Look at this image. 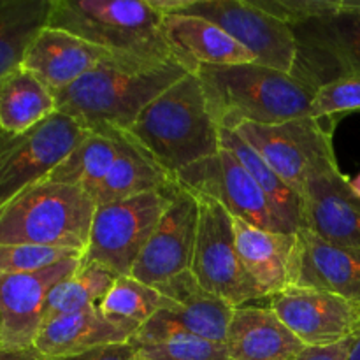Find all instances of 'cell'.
Returning <instances> with one entry per match:
<instances>
[{
	"label": "cell",
	"instance_id": "obj_40",
	"mask_svg": "<svg viewBox=\"0 0 360 360\" xmlns=\"http://www.w3.org/2000/svg\"><path fill=\"white\" fill-rule=\"evenodd\" d=\"M0 348H2V322H0Z\"/></svg>",
	"mask_w": 360,
	"mask_h": 360
},
{
	"label": "cell",
	"instance_id": "obj_18",
	"mask_svg": "<svg viewBox=\"0 0 360 360\" xmlns=\"http://www.w3.org/2000/svg\"><path fill=\"white\" fill-rule=\"evenodd\" d=\"M302 200L306 231L333 245L360 250V199L340 167L315 176Z\"/></svg>",
	"mask_w": 360,
	"mask_h": 360
},
{
	"label": "cell",
	"instance_id": "obj_5",
	"mask_svg": "<svg viewBox=\"0 0 360 360\" xmlns=\"http://www.w3.org/2000/svg\"><path fill=\"white\" fill-rule=\"evenodd\" d=\"M97 211L83 188L41 181L0 210V245H37L83 253Z\"/></svg>",
	"mask_w": 360,
	"mask_h": 360
},
{
	"label": "cell",
	"instance_id": "obj_39",
	"mask_svg": "<svg viewBox=\"0 0 360 360\" xmlns=\"http://www.w3.org/2000/svg\"><path fill=\"white\" fill-rule=\"evenodd\" d=\"M341 6L347 7V9L360 11V0H340Z\"/></svg>",
	"mask_w": 360,
	"mask_h": 360
},
{
	"label": "cell",
	"instance_id": "obj_35",
	"mask_svg": "<svg viewBox=\"0 0 360 360\" xmlns=\"http://www.w3.org/2000/svg\"><path fill=\"white\" fill-rule=\"evenodd\" d=\"M352 338L347 341H341L338 345L320 348H306L295 360H347L350 352Z\"/></svg>",
	"mask_w": 360,
	"mask_h": 360
},
{
	"label": "cell",
	"instance_id": "obj_17",
	"mask_svg": "<svg viewBox=\"0 0 360 360\" xmlns=\"http://www.w3.org/2000/svg\"><path fill=\"white\" fill-rule=\"evenodd\" d=\"M234 234L243 267L264 297H273L299 283V232H269L234 218Z\"/></svg>",
	"mask_w": 360,
	"mask_h": 360
},
{
	"label": "cell",
	"instance_id": "obj_19",
	"mask_svg": "<svg viewBox=\"0 0 360 360\" xmlns=\"http://www.w3.org/2000/svg\"><path fill=\"white\" fill-rule=\"evenodd\" d=\"M111 53L77 35L44 27L34 39L23 63L53 94L76 83Z\"/></svg>",
	"mask_w": 360,
	"mask_h": 360
},
{
	"label": "cell",
	"instance_id": "obj_15",
	"mask_svg": "<svg viewBox=\"0 0 360 360\" xmlns=\"http://www.w3.org/2000/svg\"><path fill=\"white\" fill-rule=\"evenodd\" d=\"M199 229V199L179 185L158 220L157 229L134 264L130 276L146 285H158L192 267Z\"/></svg>",
	"mask_w": 360,
	"mask_h": 360
},
{
	"label": "cell",
	"instance_id": "obj_33",
	"mask_svg": "<svg viewBox=\"0 0 360 360\" xmlns=\"http://www.w3.org/2000/svg\"><path fill=\"white\" fill-rule=\"evenodd\" d=\"M357 111H360V76H347L315 91L309 116L336 120L338 116Z\"/></svg>",
	"mask_w": 360,
	"mask_h": 360
},
{
	"label": "cell",
	"instance_id": "obj_31",
	"mask_svg": "<svg viewBox=\"0 0 360 360\" xmlns=\"http://www.w3.org/2000/svg\"><path fill=\"white\" fill-rule=\"evenodd\" d=\"M134 348L141 360H231L225 343L200 338H176L160 343L137 345Z\"/></svg>",
	"mask_w": 360,
	"mask_h": 360
},
{
	"label": "cell",
	"instance_id": "obj_21",
	"mask_svg": "<svg viewBox=\"0 0 360 360\" xmlns=\"http://www.w3.org/2000/svg\"><path fill=\"white\" fill-rule=\"evenodd\" d=\"M225 347L231 360H295L306 350L273 309L253 304L234 309Z\"/></svg>",
	"mask_w": 360,
	"mask_h": 360
},
{
	"label": "cell",
	"instance_id": "obj_11",
	"mask_svg": "<svg viewBox=\"0 0 360 360\" xmlns=\"http://www.w3.org/2000/svg\"><path fill=\"white\" fill-rule=\"evenodd\" d=\"M199 199V229L190 271L207 292L232 308L246 306L264 294L250 280L236 246L234 218L220 202Z\"/></svg>",
	"mask_w": 360,
	"mask_h": 360
},
{
	"label": "cell",
	"instance_id": "obj_12",
	"mask_svg": "<svg viewBox=\"0 0 360 360\" xmlns=\"http://www.w3.org/2000/svg\"><path fill=\"white\" fill-rule=\"evenodd\" d=\"M178 13L213 21L248 49L255 63L292 74L297 56L294 30L252 0H183Z\"/></svg>",
	"mask_w": 360,
	"mask_h": 360
},
{
	"label": "cell",
	"instance_id": "obj_23",
	"mask_svg": "<svg viewBox=\"0 0 360 360\" xmlns=\"http://www.w3.org/2000/svg\"><path fill=\"white\" fill-rule=\"evenodd\" d=\"M301 287L333 292L360 306V250L323 241L313 232L299 231Z\"/></svg>",
	"mask_w": 360,
	"mask_h": 360
},
{
	"label": "cell",
	"instance_id": "obj_7",
	"mask_svg": "<svg viewBox=\"0 0 360 360\" xmlns=\"http://www.w3.org/2000/svg\"><path fill=\"white\" fill-rule=\"evenodd\" d=\"M172 186L132 199L97 206L81 264H97L118 276H130L171 200Z\"/></svg>",
	"mask_w": 360,
	"mask_h": 360
},
{
	"label": "cell",
	"instance_id": "obj_8",
	"mask_svg": "<svg viewBox=\"0 0 360 360\" xmlns=\"http://www.w3.org/2000/svg\"><path fill=\"white\" fill-rule=\"evenodd\" d=\"M88 132L58 111L21 134L0 129V210L23 190L44 181Z\"/></svg>",
	"mask_w": 360,
	"mask_h": 360
},
{
	"label": "cell",
	"instance_id": "obj_41",
	"mask_svg": "<svg viewBox=\"0 0 360 360\" xmlns=\"http://www.w3.org/2000/svg\"><path fill=\"white\" fill-rule=\"evenodd\" d=\"M137 360H141V359H139V357H137Z\"/></svg>",
	"mask_w": 360,
	"mask_h": 360
},
{
	"label": "cell",
	"instance_id": "obj_37",
	"mask_svg": "<svg viewBox=\"0 0 360 360\" xmlns=\"http://www.w3.org/2000/svg\"><path fill=\"white\" fill-rule=\"evenodd\" d=\"M347 360H360V330L352 338L350 352H348Z\"/></svg>",
	"mask_w": 360,
	"mask_h": 360
},
{
	"label": "cell",
	"instance_id": "obj_29",
	"mask_svg": "<svg viewBox=\"0 0 360 360\" xmlns=\"http://www.w3.org/2000/svg\"><path fill=\"white\" fill-rule=\"evenodd\" d=\"M118 274L97 264H81L72 276L51 288L46 301L44 322L55 316L70 315L102 302ZM42 322V323H44Z\"/></svg>",
	"mask_w": 360,
	"mask_h": 360
},
{
	"label": "cell",
	"instance_id": "obj_27",
	"mask_svg": "<svg viewBox=\"0 0 360 360\" xmlns=\"http://www.w3.org/2000/svg\"><path fill=\"white\" fill-rule=\"evenodd\" d=\"M118 155L115 130H90L72 153L44 179L83 188L95 199Z\"/></svg>",
	"mask_w": 360,
	"mask_h": 360
},
{
	"label": "cell",
	"instance_id": "obj_22",
	"mask_svg": "<svg viewBox=\"0 0 360 360\" xmlns=\"http://www.w3.org/2000/svg\"><path fill=\"white\" fill-rule=\"evenodd\" d=\"M176 58L190 70L199 65H238L255 62L252 53L213 21L190 14H167L162 23Z\"/></svg>",
	"mask_w": 360,
	"mask_h": 360
},
{
	"label": "cell",
	"instance_id": "obj_28",
	"mask_svg": "<svg viewBox=\"0 0 360 360\" xmlns=\"http://www.w3.org/2000/svg\"><path fill=\"white\" fill-rule=\"evenodd\" d=\"M49 9L51 0H0V79L21 67Z\"/></svg>",
	"mask_w": 360,
	"mask_h": 360
},
{
	"label": "cell",
	"instance_id": "obj_16",
	"mask_svg": "<svg viewBox=\"0 0 360 360\" xmlns=\"http://www.w3.org/2000/svg\"><path fill=\"white\" fill-rule=\"evenodd\" d=\"M81 257L62 260L37 273H0L2 347L30 348L44 322L48 295L55 285L72 276Z\"/></svg>",
	"mask_w": 360,
	"mask_h": 360
},
{
	"label": "cell",
	"instance_id": "obj_30",
	"mask_svg": "<svg viewBox=\"0 0 360 360\" xmlns=\"http://www.w3.org/2000/svg\"><path fill=\"white\" fill-rule=\"evenodd\" d=\"M167 304V297L153 285H146L132 276H118L98 308L109 319L139 330Z\"/></svg>",
	"mask_w": 360,
	"mask_h": 360
},
{
	"label": "cell",
	"instance_id": "obj_32",
	"mask_svg": "<svg viewBox=\"0 0 360 360\" xmlns=\"http://www.w3.org/2000/svg\"><path fill=\"white\" fill-rule=\"evenodd\" d=\"M74 257L81 253L51 246L0 245V273H37Z\"/></svg>",
	"mask_w": 360,
	"mask_h": 360
},
{
	"label": "cell",
	"instance_id": "obj_2",
	"mask_svg": "<svg viewBox=\"0 0 360 360\" xmlns=\"http://www.w3.org/2000/svg\"><path fill=\"white\" fill-rule=\"evenodd\" d=\"M125 132L174 179L221 150L220 127L195 72L155 98Z\"/></svg>",
	"mask_w": 360,
	"mask_h": 360
},
{
	"label": "cell",
	"instance_id": "obj_25",
	"mask_svg": "<svg viewBox=\"0 0 360 360\" xmlns=\"http://www.w3.org/2000/svg\"><path fill=\"white\" fill-rule=\"evenodd\" d=\"M56 112L55 94L25 67L0 79V129L21 134Z\"/></svg>",
	"mask_w": 360,
	"mask_h": 360
},
{
	"label": "cell",
	"instance_id": "obj_6",
	"mask_svg": "<svg viewBox=\"0 0 360 360\" xmlns=\"http://www.w3.org/2000/svg\"><path fill=\"white\" fill-rule=\"evenodd\" d=\"M336 120H288L274 125L243 122L232 130L250 144L267 165L301 197L315 176L340 167L334 151Z\"/></svg>",
	"mask_w": 360,
	"mask_h": 360
},
{
	"label": "cell",
	"instance_id": "obj_38",
	"mask_svg": "<svg viewBox=\"0 0 360 360\" xmlns=\"http://www.w3.org/2000/svg\"><path fill=\"white\" fill-rule=\"evenodd\" d=\"M348 185H350L352 192L360 199V172L357 176H354V178H348Z\"/></svg>",
	"mask_w": 360,
	"mask_h": 360
},
{
	"label": "cell",
	"instance_id": "obj_24",
	"mask_svg": "<svg viewBox=\"0 0 360 360\" xmlns=\"http://www.w3.org/2000/svg\"><path fill=\"white\" fill-rule=\"evenodd\" d=\"M115 130L118 155L108 178L95 193L97 206L132 199L157 190H167L176 183L125 130Z\"/></svg>",
	"mask_w": 360,
	"mask_h": 360
},
{
	"label": "cell",
	"instance_id": "obj_14",
	"mask_svg": "<svg viewBox=\"0 0 360 360\" xmlns=\"http://www.w3.org/2000/svg\"><path fill=\"white\" fill-rule=\"evenodd\" d=\"M269 308L306 348L338 345L360 330V306L319 288L295 285L269 297Z\"/></svg>",
	"mask_w": 360,
	"mask_h": 360
},
{
	"label": "cell",
	"instance_id": "obj_13",
	"mask_svg": "<svg viewBox=\"0 0 360 360\" xmlns=\"http://www.w3.org/2000/svg\"><path fill=\"white\" fill-rule=\"evenodd\" d=\"M176 181L197 197L220 202L234 218L269 232H288L273 204L241 162L221 148L217 155L176 174Z\"/></svg>",
	"mask_w": 360,
	"mask_h": 360
},
{
	"label": "cell",
	"instance_id": "obj_4",
	"mask_svg": "<svg viewBox=\"0 0 360 360\" xmlns=\"http://www.w3.org/2000/svg\"><path fill=\"white\" fill-rule=\"evenodd\" d=\"M162 23L164 14L150 0H51L46 27L77 35L116 56L176 58Z\"/></svg>",
	"mask_w": 360,
	"mask_h": 360
},
{
	"label": "cell",
	"instance_id": "obj_10",
	"mask_svg": "<svg viewBox=\"0 0 360 360\" xmlns=\"http://www.w3.org/2000/svg\"><path fill=\"white\" fill-rule=\"evenodd\" d=\"M155 288L167 297V304L137 330L130 345H151L176 338L225 343L236 308L207 292L192 271H183Z\"/></svg>",
	"mask_w": 360,
	"mask_h": 360
},
{
	"label": "cell",
	"instance_id": "obj_20",
	"mask_svg": "<svg viewBox=\"0 0 360 360\" xmlns=\"http://www.w3.org/2000/svg\"><path fill=\"white\" fill-rule=\"evenodd\" d=\"M136 334V329L109 319L98 306H94L42 323L34 348L42 357H65L109 345L130 343Z\"/></svg>",
	"mask_w": 360,
	"mask_h": 360
},
{
	"label": "cell",
	"instance_id": "obj_9",
	"mask_svg": "<svg viewBox=\"0 0 360 360\" xmlns=\"http://www.w3.org/2000/svg\"><path fill=\"white\" fill-rule=\"evenodd\" d=\"M297 56L292 76L316 91L347 76H360V11L347 9L334 0L323 16L292 25Z\"/></svg>",
	"mask_w": 360,
	"mask_h": 360
},
{
	"label": "cell",
	"instance_id": "obj_36",
	"mask_svg": "<svg viewBox=\"0 0 360 360\" xmlns=\"http://www.w3.org/2000/svg\"><path fill=\"white\" fill-rule=\"evenodd\" d=\"M0 360H42V355L35 350L34 347L30 348H0Z\"/></svg>",
	"mask_w": 360,
	"mask_h": 360
},
{
	"label": "cell",
	"instance_id": "obj_34",
	"mask_svg": "<svg viewBox=\"0 0 360 360\" xmlns=\"http://www.w3.org/2000/svg\"><path fill=\"white\" fill-rule=\"evenodd\" d=\"M42 360H137V352L130 343L109 345V347L94 348L83 354L65 355V357H42Z\"/></svg>",
	"mask_w": 360,
	"mask_h": 360
},
{
	"label": "cell",
	"instance_id": "obj_1",
	"mask_svg": "<svg viewBox=\"0 0 360 360\" xmlns=\"http://www.w3.org/2000/svg\"><path fill=\"white\" fill-rule=\"evenodd\" d=\"M190 70L178 58L139 60L111 55L56 91V111L88 130H129L137 116Z\"/></svg>",
	"mask_w": 360,
	"mask_h": 360
},
{
	"label": "cell",
	"instance_id": "obj_3",
	"mask_svg": "<svg viewBox=\"0 0 360 360\" xmlns=\"http://www.w3.org/2000/svg\"><path fill=\"white\" fill-rule=\"evenodd\" d=\"M199 76L220 129L250 122L274 125L309 116L313 95L292 74L259 63L199 65Z\"/></svg>",
	"mask_w": 360,
	"mask_h": 360
},
{
	"label": "cell",
	"instance_id": "obj_26",
	"mask_svg": "<svg viewBox=\"0 0 360 360\" xmlns=\"http://www.w3.org/2000/svg\"><path fill=\"white\" fill-rule=\"evenodd\" d=\"M220 144L224 150L231 151L241 162L243 167L248 171V174L255 179L257 185L262 188V192L266 193L269 202L276 210L278 217L287 225L288 231H302L304 229V200L302 197L294 188H290L264 162V158L238 136L236 130L220 129Z\"/></svg>",
	"mask_w": 360,
	"mask_h": 360
}]
</instances>
